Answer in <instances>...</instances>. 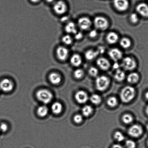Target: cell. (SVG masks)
<instances>
[{
	"label": "cell",
	"mask_w": 148,
	"mask_h": 148,
	"mask_svg": "<svg viewBox=\"0 0 148 148\" xmlns=\"http://www.w3.org/2000/svg\"><path fill=\"white\" fill-rule=\"evenodd\" d=\"M135 95V88L131 86H127L122 90L120 94V97L123 102L127 103L131 101L134 99Z\"/></svg>",
	"instance_id": "cell-1"
},
{
	"label": "cell",
	"mask_w": 148,
	"mask_h": 148,
	"mask_svg": "<svg viewBox=\"0 0 148 148\" xmlns=\"http://www.w3.org/2000/svg\"><path fill=\"white\" fill-rule=\"evenodd\" d=\"M37 99L44 104L50 103L53 99V96L51 92L46 89H41L36 94Z\"/></svg>",
	"instance_id": "cell-2"
},
{
	"label": "cell",
	"mask_w": 148,
	"mask_h": 148,
	"mask_svg": "<svg viewBox=\"0 0 148 148\" xmlns=\"http://www.w3.org/2000/svg\"><path fill=\"white\" fill-rule=\"evenodd\" d=\"M110 82V80L108 77L101 75L97 77L96 79V87L98 90L104 91L108 88Z\"/></svg>",
	"instance_id": "cell-3"
},
{
	"label": "cell",
	"mask_w": 148,
	"mask_h": 148,
	"mask_svg": "<svg viewBox=\"0 0 148 148\" xmlns=\"http://www.w3.org/2000/svg\"><path fill=\"white\" fill-rule=\"evenodd\" d=\"M93 23L95 28L101 31L106 30L109 24L107 19L101 16L96 17L94 19Z\"/></svg>",
	"instance_id": "cell-4"
},
{
	"label": "cell",
	"mask_w": 148,
	"mask_h": 148,
	"mask_svg": "<svg viewBox=\"0 0 148 148\" xmlns=\"http://www.w3.org/2000/svg\"><path fill=\"white\" fill-rule=\"evenodd\" d=\"M121 66L127 71H132L137 67V63L133 58L127 56L123 59Z\"/></svg>",
	"instance_id": "cell-5"
},
{
	"label": "cell",
	"mask_w": 148,
	"mask_h": 148,
	"mask_svg": "<svg viewBox=\"0 0 148 148\" xmlns=\"http://www.w3.org/2000/svg\"><path fill=\"white\" fill-rule=\"evenodd\" d=\"M53 10L56 14L61 15L65 14L67 11V7L64 1L59 0L54 3Z\"/></svg>",
	"instance_id": "cell-6"
},
{
	"label": "cell",
	"mask_w": 148,
	"mask_h": 148,
	"mask_svg": "<svg viewBox=\"0 0 148 148\" xmlns=\"http://www.w3.org/2000/svg\"><path fill=\"white\" fill-rule=\"evenodd\" d=\"M113 3L116 9L121 12L127 11L129 5L127 0H114Z\"/></svg>",
	"instance_id": "cell-7"
},
{
	"label": "cell",
	"mask_w": 148,
	"mask_h": 148,
	"mask_svg": "<svg viewBox=\"0 0 148 148\" xmlns=\"http://www.w3.org/2000/svg\"><path fill=\"white\" fill-rule=\"evenodd\" d=\"M78 25L81 30H86L90 28L92 26V22L88 17H83L78 19Z\"/></svg>",
	"instance_id": "cell-8"
},
{
	"label": "cell",
	"mask_w": 148,
	"mask_h": 148,
	"mask_svg": "<svg viewBox=\"0 0 148 148\" xmlns=\"http://www.w3.org/2000/svg\"><path fill=\"white\" fill-rule=\"evenodd\" d=\"M143 130L142 127L140 125L134 124L130 127L128 130L129 135L134 138L140 137L142 134Z\"/></svg>",
	"instance_id": "cell-9"
},
{
	"label": "cell",
	"mask_w": 148,
	"mask_h": 148,
	"mask_svg": "<svg viewBox=\"0 0 148 148\" xmlns=\"http://www.w3.org/2000/svg\"><path fill=\"white\" fill-rule=\"evenodd\" d=\"M108 56L112 60L117 62L122 58L123 53L120 49L114 48L110 49L108 53Z\"/></svg>",
	"instance_id": "cell-10"
},
{
	"label": "cell",
	"mask_w": 148,
	"mask_h": 148,
	"mask_svg": "<svg viewBox=\"0 0 148 148\" xmlns=\"http://www.w3.org/2000/svg\"><path fill=\"white\" fill-rule=\"evenodd\" d=\"M56 55L58 58L62 61H64L69 56L68 49L63 46H59L56 50Z\"/></svg>",
	"instance_id": "cell-11"
},
{
	"label": "cell",
	"mask_w": 148,
	"mask_h": 148,
	"mask_svg": "<svg viewBox=\"0 0 148 148\" xmlns=\"http://www.w3.org/2000/svg\"><path fill=\"white\" fill-rule=\"evenodd\" d=\"M14 85L10 79L5 78L0 82V89L4 92H9L12 90Z\"/></svg>",
	"instance_id": "cell-12"
},
{
	"label": "cell",
	"mask_w": 148,
	"mask_h": 148,
	"mask_svg": "<svg viewBox=\"0 0 148 148\" xmlns=\"http://www.w3.org/2000/svg\"><path fill=\"white\" fill-rule=\"evenodd\" d=\"M75 98L77 102L79 104H84L87 101L88 96L86 92L83 90H79L76 93Z\"/></svg>",
	"instance_id": "cell-13"
},
{
	"label": "cell",
	"mask_w": 148,
	"mask_h": 148,
	"mask_svg": "<svg viewBox=\"0 0 148 148\" xmlns=\"http://www.w3.org/2000/svg\"><path fill=\"white\" fill-rule=\"evenodd\" d=\"M96 64L98 67L103 71L108 70L111 67L110 62L105 58L101 57L97 59Z\"/></svg>",
	"instance_id": "cell-14"
},
{
	"label": "cell",
	"mask_w": 148,
	"mask_h": 148,
	"mask_svg": "<svg viewBox=\"0 0 148 148\" xmlns=\"http://www.w3.org/2000/svg\"><path fill=\"white\" fill-rule=\"evenodd\" d=\"M136 11L140 16L144 17H148V5L144 3H140L137 5Z\"/></svg>",
	"instance_id": "cell-15"
},
{
	"label": "cell",
	"mask_w": 148,
	"mask_h": 148,
	"mask_svg": "<svg viewBox=\"0 0 148 148\" xmlns=\"http://www.w3.org/2000/svg\"><path fill=\"white\" fill-rule=\"evenodd\" d=\"M106 39L109 44L114 45L118 41L119 36L118 34L115 32H111L107 34Z\"/></svg>",
	"instance_id": "cell-16"
},
{
	"label": "cell",
	"mask_w": 148,
	"mask_h": 148,
	"mask_svg": "<svg viewBox=\"0 0 148 148\" xmlns=\"http://www.w3.org/2000/svg\"><path fill=\"white\" fill-rule=\"evenodd\" d=\"M70 62L72 66L75 67H78L82 64V58L79 54L75 53L72 55L71 57Z\"/></svg>",
	"instance_id": "cell-17"
},
{
	"label": "cell",
	"mask_w": 148,
	"mask_h": 148,
	"mask_svg": "<svg viewBox=\"0 0 148 148\" xmlns=\"http://www.w3.org/2000/svg\"><path fill=\"white\" fill-rule=\"evenodd\" d=\"M49 79L50 82L54 85H58L61 81V77L59 73L53 72L49 75Z\"/></svg>",
	"instance_id": "cell-18"
},
{
	"label": "cell",
	"mask_w": 148,
	"mask_h": 148,
	"mask_svg": "<svg viewBox=\"0 0 148 148\" xmlns=\"http://www.w3.org/2000/svg\"><path fill=\"white\" fill-rule=\"evenodd\" d=\"M65 30L69 34H74L77 32L76 25L72 22H70L67 24L65 27Z\"/></svg>",
	"instance_id": "cell-19"
},
{
	"label": "cell",
	"mask_w": 148,
	"mask_h": 148,
	"mask_svg": "<svg viewBox=\"0 0 148 148\" xmlns=\"http://www.w3.org/2000/svg\"><path fill=\"white\" fill-rule=\"evenodd\" d=\"M98 54L97 50H89L85 52V56L87 60L91 61L96 58Z\"/></svg>",
	"instance_id": "cell-20"
},
{
	"label": "cell",
	"mask_w": 148,
	"mask_h": 148,
	"mask_svg": "<svg viewBox=\"0 0 148 148\" xmlns=\"http://www.w3.org/2000/svg\"><path fill=\"white\" fill-rule=\"evenodd\" d=\"M140 79V76L136 72H132L127 77V82L130 84H134L138 82Z\"/></svg>",
	"instance_id": "cell-21"
},
{
	"label": "cell",
	"mask_w": 148,
	"mask_h": 148,
	"mask_svg": "<svg viewBox=\"0 0 148 148\" xmlns=\"http://www.w3.org/2000/svg\"><path fill=\"white\" fill-rule=\"evenodd\" d=\"M63 107L62 104L59 102H56L52 104L51 107V110L53 114H60L62 111Z\"/></svg>",
	"instance_id": "cell-22"
},
{
	"label": "cell",
	"mask_w": 148,
	"mask_h": 148,
	"mask_svg": "<svg viewBox=\"0 0 148 148\" xmlns=\"http://www.w3.org/2000/svg\"><path fill=\"white\" fill-rule=\"evenodd\" d=\"M120 45L123 48L128 49L131 46V42L130 39L127 37H123L120 40Z\"/></svg>",
	"instance_id": "cell-23"
},
{
	"label": "cell",
	"mask_w": 148,
	"mask_h": 148,
	"mask_svg": "<svg viewBox=\"0 0 148 148\" xmlns=\"http://www.w3.org/2000/svg\"><path fill=\"white\" fill-rule=\"evenodd\" d=\"M125 73L124 72L119 69L116 71L114 75V78L116 80L121 82L124 80L125 78Z\"/></svg>",
	"instance_id": "cell-24"
},
{
	"label": "cell",
	"mask_w": 148,
	"mask_h": 148,
	"mask_svg": "<svg viewBox=\"0 0 148 148\" xmlns=\"http://www.w3.org/2000/svg\"><path fill=\"white\" fill-rule=\"evenodd\" d=\"M93 111L92 107L89 105H85L82 109V112L84 116L88 117L92 114Z\"/></svg>",
	"instance_id": "cell-25"
},
{
	"label": "cell",
	"mask_w": 148,
	"mask_h": 148,
	"mask_svg": "<svg viewBox=\"0 0 148 148\" xmlns=\"http://www.w3.org/2000/svg\"><path fill=\"white\" fill-rule=\"evenodd\" d=\"M48 113V109L45 106H41L37 110V114L39 116L43 117L47 115Z\"/></svg>",
	"instance_id": "cell-26"
},
{
	"label": "cell",
	"mask_w": 148,
	"mask_h": 148,
	"mask_svg": "<svg viewBox=\"0 0 148 148\" xmlns=\"http://www.w3.org/2000/svg\"><path fill=\"white\" fill-rule=\"evenodd\" d=\"M90 100L92 103L95 105H98L101 103V97L97 94H94L91 96Z\"/></svg>",
	"instance_id": "cell-27"
},
{
	"label": "cell",
	"mask_w": 148,
	"mask_h": 148,
	"mask_svg": "<svg viewBox=\"0 0 148 148\" xmlns=\"http://www.w3.org/2000/svg\"><path fill=\"white\" fill-rule=\"evenodd\" d=\"M122 120L125 124H129L132 123L133 117L131 114H127L123 115Z\"/></svg>",
	"instance_id": "cell-28"
},
{
	"label": "cell",
	"mask_w": 148,
	"mask_h": 148,
	"mask_svg": "<svg viewBox=\"0 0 148 148\" xmlns=\"http://www.w3.org/2000/svg\"><path fill=\"white\" fill-rule=\"evenodd\" d=\"M117 103L118 101H117V98L114 97H110L107 101V103L108 106L112 108L117 106Z\"/></svg>",
	"instance_id": "cell-29"
},
{
	"label": "cell",
	"mask_w": 148,
	"mask_h": 148,
	"mask_svg": "<svg viewBox=\"0 0 148 148\" xmlns=\"http://www.w3.org/2000/svg\"><path fill=\"white\" fill-rule=\"evenodd\" d=\"M62 41L64 44L67 45H69L72 44L73 42V39L70 35L67 34L63 36L62 37Z\"/></svg>",
	"instance_id": "cell-30"
},
{
	"label": "cell",
	"mask_w": 148,
	"mask_h": 148,
	"mask_svg": "<svg viewBox=\"0 0 148 148\" xmlns=\"http://www.w3.org/2000/svg\"><path fill=\"white\" fill-rule=\"evenodd\" d=\"M114 137L117 141L121 142L124 141L125 139V137L124 134L121 132H116L114 134Z\"/></svg>",
	"instance_id": "cell-31"
},
{
	"label": "cell",
	"mask_w": 148,
	"mask_h": 148,
	"mask_svg": "<svg viewBox=\"0 0 148 148\" xmlns=\"http://www.w3.org/2000/svg\"><path fill=\"white\" fill-rule=\"evenodd\" d=\"M84 75L83 70L81 69H76L74 73V75L76 79H79L83 77Z\"/></svg>",
	"instance_id": "cell-32"
},
{
	"label": "cell",
	"mask_w": 148,
	"mask_h": 148,
	"mask_svg": "<svg viewBox=\"0 0 148 148\" xmlns=\"http://www.w3.org/2000/svg\"><path fill=\"white\" fill-rule=\"evenodd\" d=\"M129 20L131 23H132V24H137L139 21L138 15L136 13H132V14H130Z\"/></svg>",
	"instance_id": "cell-33"
},
{
	"label": "cell",
	"mask_w": 148,
	"mask_h": 148,
	"mask_svg": "<svg viewBox=\"0 0 148 148\" xmlns=\"http://www.w3.org/2000/svg\"><path fill=\"white\" fill-rule=\"evenodd\" d=\"M88 73L91 76L96 77L98 75V71L97 68L94 66H91L88 70Z\"/></svg>",
	"instance_id": "cell-34"
},
{
	"label": "cell",
	"mask_w": 148,
	"mask_h": 148,
	"mask_svg": "<svg viewBox=\"0 0 148 148\" xmlns=\"http://www.w3.org/2000/svg\"><path fill=\"white\" fill-rule=\"evenodd\" d=\"M125 146L127 148H136V144L133 140H127L125 142Z\"/></svg>",
	"instance_id": "cell-35"
},
{
	"label": "cell",
	"mask_w": 148,
	"mask_h": 148,
	"mask_svg": "<svg viewBox=\"0 0 148 148\" xmlns=\"http://www.w3.org/2000/svg\"><path fill=\"white\" fill-rule=\"evenodd\" d=\"M73 120L74 121L76 124H79L82 122L83 120V117L81 114H76L74 117Z\"/></svg>",
	"instance_id": "cell-36"
},
{
	"label": "cell",
	"mask_w": 148,
	"mask_h": 148,
	"mask_svg": "<svg viewBox=\"0 0 148 148\" xmlns=\"http://www.w3.org/2000/svg\"><path fill=\"white\" fill-rule=\"evenodd\" d=\"M8 127L5 123H1L0 124V132H5L8 130Z\"/></svg>",
	"instance_id": "cell-37"
},
{
	"label": "cell",
	"mask_w": 148,
	"mask_h": 148,
	"mask_svg": "<svg viewBox=\"0 0 148 148\" xmlns=\"http://www.w3.org/2000/svg\"><path fill=\"white\" fill-rule=\"evenodd\" d=\"M98 35V32L96 30H91L89 33V36L91 38H94L96 37Z\"/></svg>",
	"instance_id": "cell-38"
},
{
	"label": "cell",
	"mask_w": 148,
	"mask_h": 148,
	"mask_svg": "<svg viewBox=\"0 0 148 148\" xmlns=\"http://www.w3.org/2000/svg\"><path fill=\"white\" fill-rule=\"evenodd\" d=\"M83 37V34L81 32L77 31L74 34L75 38L76 40H80Z\"/></svg>",
	"instance_id": "cell-39"
},
{
	"label": "cell",
	"mask_w": 148,
	"mask_h": 148,
	"mask_svg": "<svg viewBox=\"0 0 148 148\" xmlns=\"http://www.w3.org/2000/svg\"><path fill=\"white\" fill-rule=\"evenodd\" d=\"M97 51L99 54L100 53H103L105 51V47H104L103 46H99Z\"/></svg>",
	"instance_id": "cell-40"
},
{
	"label": "cell",
	"mask_w": 148,
	"mask_h": 148,
	"mask_svg": "<svg viewBox=\"0 0 148 148\" xmlns=\"http://www.w3.org/2000/svg\"><path fill=\"white\" fill-rule=\"evenodd\" d=\"M113 68H114V69L117 70V69H119L120 65L117 63V62H115L114 65H113Z\"/></svg>",
	"instance_id": "cell-41"
},
{
	"label": "cell",
	"mask_w": 148,
	"mask_h": 148,
	"mask_svg": "<svg viewBox=\"0 0 148 148\" xmlns=\"http://www.w3.org/2000/svg\"><path fill=\"white\" fill-rule=\"evenodd\" d=\"M111 148H124L121 145L116 144L113 145Z\"/></svg>",
	"instance_id": "cell-42"
},
{
	"label": "cell",
	"mask_w": 148,
	"mask_h": 148,
	"mask_svg": "<svg viewBox=\"0 0 148 148\" xmlns=\"http://www.w3.org/2000/svg\"><path fill=\"white\" fill-rule=\"evenodd\" d=\"M30 1L33 3H39L40 0H30Z\"/></svg>",
	"instance_id": "cell-43"
},
{
	"label": "cell",
	"mask_w": 148,
	"mask_h": 148,
	"mask_svg": "<svg viewBox=\"0 0 148 148\" xmlns=\"http://www.w3.org/2000/svg\"><path fill=\"white\" fill-rule=\"evenodd\" d=\"M46 1L48 3H54L56 0H46Z\"/></svg>",
	"instance_id": "cell-44"
},
{
	"label": "cell",
	"mask_w": 148,
	"mask_h": 148,
	"mask_svg": "<svg viewBox=\"0 0 148 148\" xmlns=\"http://www.w3.org/2000/svg\"><path fill=\"white\" fill-rule=\"evenodd\" d=\"M145 97L146 99L148 101V91L146 93L145 95Z\"/></svg>",
	"instance_id": "cell-45"
},
{
	"label": "cell",
	"mask_w": 148,
	"mask_h": 148,
	"mask_svg": "<svg viewBox=\"0 0 148 148\" xmlns=\"http://www.w3.org/2000/svg\"><path fill=\"white\" fill-rule=\"evenodd\" d=\"M146 114H147L148 115V105L147 106V107H146Z\"/></svg>",
	"instance_id": "cell-46"
},
{
	"label": "cell",
	"mask_w": 148,
	"mask_h": 148,
	"mask_svg": "<svg viewBox=\"0 0 148 148\" xmlns=\"http://www.w3.org/2000/svg\"><path fill=\"white\" fill-rule=\"evenodd\" d=\"M147 130L148 131V124L147 125Z\"/></svg>",
	"instance_id": "cell-47"
},
{
	"label": "cell",
	"mask_w": 148,
	"mask_h": 148,
	"mask_svg": "<svg viewBox=\"0 0 148 148\" xmlns=\"http://www.w3.org/2000/svg\"><path fill=\"white\" fill-rule=\"evenodd\" d=\"M147 146H148V139L147 141Z\"/></svg>",
	"instance_id": "cell-48"
}]
</instances>
